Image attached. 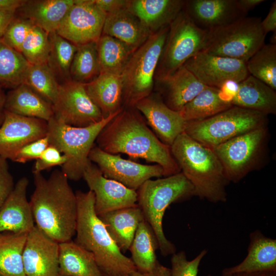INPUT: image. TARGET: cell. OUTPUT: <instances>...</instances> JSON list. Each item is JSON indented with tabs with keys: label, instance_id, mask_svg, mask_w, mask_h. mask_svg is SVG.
I'll list each match as a JSON object with an SVG mask.
<instances>
[{
	"label": "cell",
	"instance_id": "4dcf8cb0",
	"mask_svg": "<svg viewBox=\"0 0 276 276\" xmlns=\"http://www.w3.org/2000/svg\"><path fill=\"white\" fill-rule=\"evenodd\" d=\"M59 275L103 276L93 255L72 240L59 243Z\"/></svg>",
	"mask_w": 276,
	"mask_h": 276
},
{
	"label": "cell",
	"instance_id": "bcb514c9",
	"mask_svg": "<svg viewBox=\"0 0 276 276\" xmlns=\"http://www.w3.org/2000/svg\"><path fill=\"white\" fill-rule=\"evenodd\" d=\"M15 184L7 159L0 156V210L13 191Z\"/></svg>",
	"mask_w": 276,
	"mask_h": 276
},
{
	"label": "cell",
	"instance_id": "680465c9",
	"mask_svg": "<svg viewBox=\"0 0 276 276\" xmlns=\"http://www.w3.org/2000/svg\"><path fill=\"white\" fill-rule=\"evenodd\" d=\"M58 276H60V275H58Z\"/></svg>",
	"mask_w": 276,
	"mask_h": 276
},
{
	"label": "cell",
	"instance_id": "681fc988",
	"mask_svg": "<svg viewBox=\"0 0 276 276\" xmlns=\"http://www.w3.org/2000/svg\"><path fill=\"white\" fill-rule=\"evenodd\" d=\"M123 276H171L170 269L158 262L151 271L141 272L137 270L130 274Z\"/></svg>",
	"mask_w": 276,
	"mask_h": 276
},
{
	"label": "cell",
	"instance_id": "ba28073f",
	"mask_svg": "<svg viewBox=\"0 0 276 276\" xmlns=\"http://www.w3.org/2000/svg\"><path fill=\"white\" fill-rule=\"evenodd\" d=\"M259 17H243L208 30L202 51L246 62L264 44L266 34Z\"/></svg>",
	"mask_w": 276,
	"mask_h": 276
},
{
	"label": "cell",
	"instance_id": "f5cc1de1",
	"mask_svg": "<svg viewBox=\"0 0 276 276\" xmlns=\"http://www.w3.org/2000/svg\"><path fill=\"white\" fill-rule=\"evenodd\" d=\"M242 9L247 14L248 12L265 2L264 0H238Z\"/></svg>",
	"mask_w": 276,
	"mask_h": 276
},
{
	"label": "cell",
	"instance_id": "8992f818",
	"mask_svg": "<svg viewBox=\"0 0 276 276\" xmlns=\"http://www.w3.org/2000/svg\"><path fill=\"white\" fill-rule=\"evenodd\" d=\"M123 109L86 127L70 126L54 117L48 122L47 136L49 145L55 147L65 156L66 160L61 166V171L68 180L77 181L83 177L85 169L91 163L89 154L97 136Z\"/></svg>",
	"mask_w": 276,
	"mask_h": 276
},
{
	"label": "cell",
	"instance_id": "5bb4252c",
	"mask_svg": "<svg viewBox=\"0 0 276 276\" xmlns=\"http://www.w3.org/2000/svg\"><path fill=\"white\" fill-rule=\"evenodd\" d=\"M89 158L104 176L135 191L147 180L164 176V169L159 165H144L126 159L120 154L107 153L95 145Z\"/></svg>",
	"mask_w": 276,
	"mask_h": 276
},
{
	"label": "cell",
	"instance_id": "d590c367",
	"mask_svg": "<svg viewBox=\"0 0 276 276\" xmlns=\"http://www.w3.org/2000/svg\"><path fill=\"white\" fill-rule=\"evenodd\" d=\"M50 49L47 64L58 83L71 80L70 68L77 46L56 32L49 34Z\"/></svg>",
	"mask_w": 276,
	"mask_h": 276
},
{
	"label": "cell",
	"instance_id": "c3c4849f",
	"mask_svg": "<svg viewBox=\"0 0 276 276\" xmlns=\"http://www.w3.org/2000/svg\"><path fill=\"white\" fill-rule=\"evenodd\" d=\"M262 28L264 33L267 34L270 32L276 31V1L271 4L266 17L261 20Z\"/></svg>",
	"mask_w": 276,
	"mask_h": 276
},
{
	"label": "cell",
	"instance_id": "d6986e66",
	"mask_svg": "<svg viewBox=\"0 0 276 276\" xmlns=\"http://www.w3.org/2000/svg\"><path fill=\"white\" fill-rule=\"evenodd\" d=\"M134 108L143 114L158 139L170 147L185 132L187 122L178 111L169 108L158 95L151 94L137 102Z\"/></svg>",
	"mask_w": 276,
	"mask_h": 276
},
{
	"label": "cell",
	"instance_id": "b9f144b4",
	"mask_svg": "<svg viewBox=\"0 0 276 276\" xmlns=\"http://www.w3.org/2000/svg\"><path fill=\"white\" fill-rule=\"evenodd\" d=\"M34 26L30 20L15 14L2 38L9 46L20 53L22 44Z\"/></svg>",
	"mask_w": 276,
	"mask_h": 276
},
{
	"label": "cell",
	"instance_id": "60d3db41",
	"mask_svg": "<svg viewBox=\"0 0 276 276\" xmlns=\"http://www.w3.org/2000/svg\"><path fill=\"white\" fill-rule=\"evenodd\" d=\"M50 49L49 33L34 25L22 44L20 53L31 65L47 64Z\"/></svg>",
	"mask_w": 276,
	"mask_h": 276
},
{
	"label": "cell",
	"instance_id": "1f68e13d",
	"mask_svg": "<svg viewBox=\"0 0 276 276\" xmlns=\"http://www.w3.org/2000/svg\"><path fill=\"white\" fill-rule=\"evenodd\" d=\"M233 106L220 89L207 86L178 112L186 122L202 120Z\"/></svg>",
	"mask_w": 276,
	"mask_h": 276
},
{
	"label": "cell",
	"instance_id": "7402d4cb",
	"mask_svg": "<svg viewBox=\"0 0 276 276\" xmlns=\"http://www.w3.org/2000/svg\"><path fill=\"white\" fill-rule=\"evenodd\" d=\"M259 271L276 272V240L257 229L249 235L247 254L244 259L235 266L223 269L222 275Z\"/></svg>",
	"mask_w": 276,
	"mask_h": 276
},
{
	"label": "cell",
	"instance_id": "3957f363",
	"mask_svg": "<svg viewBox=\"0 0 276 276\" xmlns=\"http://www.w3.org/2000/svg\"><path fill=\"white\" fill-rule=\"evenodd\" d=\"M77 202L76 227L77 244L90 252L103 276H123L137 270L110 237L95 210V195L90 190L75 192Z\"/></svg>",
	"mask_w": 276,
	"mask_h": 276
},
{
	"label": "cell",
	"instance_id": "8fae6325",
	"mask_svg": "<svg viewBox=\"0 0 276 276\" xmlns=\"http://www.w3.org/2000/svg\"><path fill=\"white\" fill-rule=\"evenodd\" d=\"M207 34L208 30L197 27L182 9L169 25L155 80L172 73L190 58L202 51Z\"/></svg>",
	"mask_w": 276,
	"mask_h": 276
},
{
	"label": "cell",
	"instance_id": "9f6ffc18",
	"mask_svg": "<svg viewBox=\"0 0 276 276\" xmlns=\"http://www.w3.org/2000/svg\"><path fill=\"white\" fill-rule=\"evenodd\" d=\"M4 113L2 115H0V126L1 125L3 120H4Z\"/></svg>",
	"mask_w": 276,
	"mask_h": 276
},
{
	"label": "cell",
	"instance_id": "603a6c76",
	"mask_svg": "<svg viewBox=\"0 0 276 276\" xmlns=\"http://www.w3.org/2000/svg\"><path fill=\"white\" fill-rule=\"evenodd\" d=\"M229 103L267 116L276 113V92L268 85L249 75L237 84Z\"/></svg>",
	"mask_w": 276,
	"mask_h": 276
},
{
	"label": "cell",
	"instance_id": "9c48e42d",
	"mask_svg": "<svg viewBox=\"0 0 276 276\" xmlns=\"http://www.w3.org/2000/svg\"><path fill=\"white\" fill-rule=\"evenodd\" d=\"M267 116L233 106L207 119L187 122L185 132L212 149L239 135L266 126Z\"/></svg>",
	"mask_w": 276,
	"mask_h": 276
},
{
	"label": "cell",
	"instance_id": "db71d44e",
	"mask_svg": "<svg viewBox=\"0 0 276 276\" xmlns=\"http://www.w3.org/2000/svg\"><path fill=\"white\" fill-rule=\"evenodd\" d=\"M230 276H276V272L259 271L235 273Z\"/></svg>",
	"mask_w": 276,
	"mask_h": 276
},
{
	"label": "cell",
	"instance_id": "277c9868",
	"mask_svg": "<svg viewBox=\"0 0 276 276\" xmlns=\"http://www.w3.org/2000/svg\"><path fill=\"white\" fill-rule=\"evenodd\" d=\"M180 172L194 187L195 196L213 202H225L229 183L222 166L212 149L185 132L170 146Z\"/></svg>",
	"mask_w": 276,
	"mask_h": 276
},
{
	"label": "cell",
	"instance_id": "f546056e",
	"mask_svg": "<svg viewBox=\"0 0 276 276\" xmlns=\"http://www.w3.org/2000/svg\"><path fill=\"white\" fill-rule=\"evenodd\" d=\"M4 110L47 122L54 117L52 104L24 83L6 95Z\"/></svg>",
	"mask_w": 276,
	"mask_h": 276
},
{
	"label": "cell",
	"instance_id": "ab89813d",
	"mask_svg": "<svg viewBox=\"0 0 276 276\" xmlns=\"http://www.w3.org/2000/svg\"><path fill=\"white\" fill-rule=\"evenodd\" d=\"M22 83L28 85L52 105L54 103L60 84L47 64H30Z\"/></svg>",
	"mask_w": 276,
	"mask_h": 276
},
{
	"label": "cell",
	"instance_id": "ffe728a7",
	"mask_svg": "<svg viewBox=\"0 0 276 276\" xmlns=\"http://www.w3.org/2000/svg\"><path fill=\"white\" fill-rule=\"evenodd\" d=\"M183 10L199 28L210 30L246 16L238 0L185 1Z\"/></svg>",
	"mask_w": 276,
	"mask_h": 276
},
{
	"label": "cell",
	"instance_id": "ac0fdd59",
	"mask_svg": "<svg viewBox=\"0 0 276 276\" xmlns=\"http://www.w3.org/2000/svg\"><path fill=\"white\" fill-rule=\"evenodd\" d=\"M59 243L36 225L27 234L22 253L26 276H58Z\"/></svg>",
	"mask_w": 276,
	"mask_h": 276
},
{
	"label": "cell",
	"instance_id": "83f0119b",
	"mask_svg": "<svg viewBox=\"0 0 276 276\" xmlns=\"http://www.w3.org/2000/svg\"><path fill=\"white\" fill-rule=\"evenodd\" d=\"M84 84L87 93L99 108L103 118L123 108L121 75L101 73L95 80Z\"/></svg>",
	"mask_w": 276,
	"mask_h": 276
},
{
	"label": "cell",
	"instance_id": "d6a6232c",
	"mask_svg": "<svg viewBox=\"0 0 276 276\" xmlns=\"http://www.w3.org/2000/svg\"><path fill=\"white\" fill-rule=\"evenodd\" d=\"M97 49L101 73L117 75L122 74L135 51L122 41L104 34L97 41Z\"/></svg>",
	"mask_w": 276,
	"mask_h": 276
},
{
	"label": "cell",
	"instance_id": "4fadbf2b",
	"mask_svg": "<svg viewBox=\"0 0 276 276\" xmlns=\"http://www.w3.org/2000/svg\"><path fill=\"white\" fill-rule=\"evenodd\" d=\"M106 14L94 0H75L56 32L77 46L97 42L102 34Z\"/></svg>",
	"mask_w": 276,
	"mask_h": 276
},
{
	"label": "cell",
	"instance_id": "30bf717a",
	"mask_svg": "<svg viewBox=\"0 0 276 276\" xmlns=\"http://www.w3.org/2000/svg\"><path fill=\"white\" fill-rule=\"evenodd\" d=\"M268 129L263 126L236 136L212 148L228 182L237 183L258 168L265 154Z\"/></svg>",
	"mask_w": 276,
	"mask_h": 276
},
{
	"label": "cell",
	"instance_id": "484cf974",
	"mask_svg": "<svg viewBox=\"0 0 276 276\" xmlns=\"http://www.w3.org/2000/svg\"><path fill=\"white\" fill-rule=\"evenodd\" d=\"M152 33L127 8L106 14L102 34L117 38L136 50Z\"/></svg>",
	"mask_w": 276,
	"mask_h": 276
},
{
	"label": "cell",
	"instance_id": "836d02e7",
	"mask_svg": "<svg viewBox=\"0 0 276 276\" xmlns=\"http://www.w3.org/2000/svg\"><path fill=\"white\" fill-rule=\"evenodd\" d=\"M27 234L0 233V276H26L22 253Z\"/></svg>",
	"mask_w": 276,
	"mask_h": 276
},
{
	"label": "cell",
	"instance_id": "7dc6e473",
	"mask_svg": "<svg viewBox=\"0 0 276 276\" xmlns=\"http://www.w3.org/2000/svg\"><path fill=\"white\" fill-rule=\"evenodd\" d=\"M95 4L106 14L126 8L127 0H94Z\"/></svg>",
	"mask_w": 276,
	"mask_h": 276
},
{
	"label": "cell",
	"instance_id": "9a60e30c",
	"mask_svg": "<svg viewBox=\"0 0 276 276\" xmlns=\"http://www.w3.org/2000/svg\"><path fill=\"white\" fill-rule=\"evenodd\" d=\"M206 86L221 89L226 83H238L248 75L246 62L201 51L183 64Z\"/></svg>",
	"mask_w": 276,
	"mask_h": 276
},
{
	"label": "cell",
	"instance_id": "816d5d0a",
	"mask_svg": "<svg viewBox=\"0 0 276 276\" xmlns=\"http://www.w3.org/2000/svg\"><path fill=\"white\" fill-rule=\"evenodd\" d=\"M26 0H0V11L17 10Z\"/></svg>",
	"mask_w": 276,
	"mask_h": 276
},
{
	"label": "cell",
	"instance_id": "6f0895ef",
	"mask_svg": "<svg viewBox=\"0 0 276 276\" xmlns=\"http://www.w3.org/2000/svg\"><path fill=\"white\" fill-rule=\"evenodd\" d=\"M207 276H215V275H211V274H208Z\"/></svg>",
	"mask_w": 276,
	"mask_h": 276
},
{
	"label": "cell",
	"instance_id": "7bdbcfd3",
	"mask_svg": "<svg viewBox=\"0 0 276 276\" xmlns=\"http://www.w3.org/2000/svg\"><path fill=\"white\" fill-rule=\"evenodd\" d=\"M207 250L203 249L192 260H188L185 251L175 252L171 258V276H197L198 268Z\"/></svg>",
	"mask_w": 276,
	"mask_h": 276
},
{
	"label": "cell",
	"instance_id": "11a10c76",
	"mask_svg": "<svg viewBox=\"0 0 276 276\" xmlns=\"http://www.w3.org/2000/svg\"><path fill=\"white\" fill-rule=\"evenodd\" d=\"M6 95L0 87V115L4 113Z\"/></svg>",
	"mask_w": 276,
	"mask_h": 276
},
{
	"label": "cell",
	"instance_id": "5b68a950",
	"mask_svg": "<svg viewBox=\"0 0 276 276\" xmlns=\"http://www.w3.org/2000/svg\"><path fill=\"white\" fill-rule=\"evenodd\" d=\"M137 193V204L153 231L162 255L166 256L175 253V246L164 234L163 217L171 204L195 196L194 187L180 172L163 178L148 179Z\"/></svg>",
	"mask_w": 276,
	"mask_h": 276
},
{
	"label": "cell",
	"instance_id": "7a4b0ae2",
	"mask_svg": "<svg viewBox=\"0 0 276 276\" xmlns=\"http://www.w3.org/2000/svg\"><path fill=\"white\" fill-rule=\"evenodd\" d=\"M35 189L29 201L35 225L59 243L72 240L77 218L76 195L68 179L55 170L47 178L33 173Z\"/></svg>",
	"mask_w": 276,
	"mask_h": 276
},
{
	"label": "cell",
	"instance_id": "74e56055",
	"mask_svg": "<svg viewBox=\"0 0 276 276\" xmlns=\"http://www.w3.org/2000/svg\"><path fill=\"white\" fill-rule=\"evenodd\" d=\"M100 73L97 42L77 46L70 68L71 80L86 84L95 80Z\"/></svg>",
	"mask_w": 276,
	"mask_h": 276
},
{
	"label": "cell",
	"instance_id": "8d00e7d4",
	"mask_svg": "<svg viewBox=\"0 0 276 276\" xmlns=\"http://www.w3.org/2000/svg\"><path fill=\"white\" fill-rule=\"evenodd\" d=\"M30 65L22 54L0 38V87L14 88L23 83Z\"/></svg>",
	"mask_w": 276,
	"mask_h": 276
},
{
	"label": "cell",
	"instance_id": "2e32d148",
	"mask_svg": "<svg viewBox=\"0 0 276 276\" xmlns=\"http://www.w3.org/2000/svg\"><path fill=\"white\" fill-rule=\"evenodd\" d=\"M82 178L94 193L97 215L137 204V191L105 177L92 162L85 169Z\"/></svg>",
	"mask_w": 276,
	"mask_h": 276
},
{
	"label": "cell",
	"instance_id": "e575fe53",
	"mask_svg": "<svg viewBox=\"0 0 276 276\" xmlns=\"http://www.w3.org/2000/svg\"><path fill=\"white\" fill-rule=\"evenodd\" d=\"M157 247L153 231L144 219L139 224L129 248L131 260L138 271H150L156 266L159 262L155 252Z\"/></svg>",
	"mask_w": 276,
	"mask_h": 276
},
{
	"label": "cell",
	"instance_id": "cb8c5ba5",
	"mask_svg": "<svg viewBox=\"0 0 276 276\" xmlns=\"http://www.w3.org/2000/svg\"><path fill=\"white\" fill-rule=\"evenodd\" d=\"M185 1L127 0L126 8L152 33L169 26L182 10Z\"/></svg>",
	"mask_w": 276,
	"mask_h": 276
},
{
	"label": "cell",
	"instance_id": "f35d334b",
	"mask_svg": "<svg viewBox=\"0 0 276 276\" xmlns=\"http://www.w3.org/2000/svg\"><path fill=\"white\" fill-rule=\"evenodd\" d=\"M249 75L276 89V44H264L246 62Z\"/></svg>",
	"mask_w": 276,
	"mask_h": 276
},
{
	"label": "cell",
	"instance_id": "e0dca14e",
	"mask_svg": "<svg viewBox=\"0 0 276 276\" xmlns=\"http://www.w3.org/2000/svg\"><path fill=\"white\" fill-rule=\"evenodd\" d=\"M0 126V156L14 160L24 146L47 135L45 121L19 116L4 110Z\"/></svg>",
	"mask_w": 276,
	"mask_h": 276
},
{
	"label": "cell",
	"instance_id": "44dd1931",
	"mask_svg": "<svg viewBox=\"0 0 276 276\" xmlns=\"http://www.w3.org/2000/svg\"><path fill=\"white\" fill-rule=\"evenodd\" d=\"M29 180L20 178L0 210V233L28 234L35 222L27 197Z\"/></svg>",
	"mask_w": 276,
	"mask_h": 276
},
{
	"label": "cell",
	"instance_id": "ee69618b",
	"mask_svg": "<svg viewBox=\"0 0 276 276\" xmlns=\"http://www.w3.org/2000/svg\"><path fill=\"white\" fill-rule=\"evenodd\" d=\"M66 160L64 155L55 147L49 145L36 159L33 173H39L56 166H62Z\"/></svg>",
	"mask_w": 276,
	"mask_h": 276
},
{
	"label": "cell",
	"instance_id": "6da1fadb",
	"mask_svg": "<svg viewBox=\"0 0 276 276\" xmlns=\"http://www.w3.org/2000/svg\"><path fill=\"white\" fill-rule=\"evenodd\" d=\"M96 142L107 153L156 163L163 168L166 177L180 172L170 147L158 139L135 108H123L103 128Z\"/></svg>",
	"mask_w": 276,
	"mask_h": 276
},
{
	"label": "cell",
	"instance_id": "f6af8a7d",
	"mask_svg": "<svg viewBox=\"0 0 276 276\" xmlns=\"http://www.w3.org/2000/svg\"><path fill=\"white\" fill-rule=\"evenodd\" d=\"M49 146V139L46 135L22 147L17 153L13 161L25 163L32 159H37Z\"/></svg>",
	"mask_w": 276,
	"mask_h": 276
},
{
	"label": "cell",
	"instance_id": "d4e9b609",
	"mask_svg": "<svg viewBox=\"0 0 276 276\" xmlns=\"http://www.w3.org/2000/svg\"><path fill=\"white\" fill-rule=\"evenodd\" d=\"M156 81L163 89L164 102L177 111L207 87L183 65Z\"/></svg>",
	"mask_w": 276,
	"mask_h": 276
},
{
	"label": "cell",
	"instance_id": "7c38bea8",
	"mask_svg": "<svg viewBox=\"0 0 276 276\" xmlns=\"http://www.w3.org/2000/svg\"><path fill=\"white\" fill-rule=\"evenodd\" d=\"M52 105L56 119L74 127L88 126L104 118L87 93L84 84L72 80L60 84Z\"/></svg>",
	"mask_w": 276,
	"mask_h": 276
},
{
	"label": "cell",
	"instance_id": "4316f807",
	"mask_svg": "<svg viewBox=\"0 0 276 276\" xmlns=\"http://www.w3.org/2000/svg\"><path fill=\"white\" fill-rule=\"evenodd\" d=\"M75 0H26L16 14L48 33L56 32Z\"/></svg>",
	"mask_w": 276,
	"mask_h": 276
},
{
	"label": "cell",
	"instance_id": "f1b7e54d",
	"mask_svg": "<svg viewBox=\"0 0 276 276\" xmlns=\"http://www.w3.org/2000/svg\"><path fill=\"white\" fill-rule=\"evenodd\" d=\"M121 251L129 250L140 223L145 219L136 205L98 215Z\"/></svg>",
	"mask_w": 276,
	"mask_h": 276
},
{
	"label": "cell",
	"instance_id": "52a82bcc",
	"mask_svg": "<svg viewBox=\"0 0 276 276\" xmlns=\"http://www.w3.org/2000/svg\"><path fill=\"white\" fill-rule=\"evenodd\" d=\"M169 26L152 33L133 53L121 75L123 104L134 108L136 104L151 94L158 63Z\"/></svg>",
	"mask_w": 276,
	"mask_h": 276
},
{
	"label": "cell",
	"instance_id": "f907efd6",
	"mask_svg": "<svg viewBox=\"0 0 276 276\" xmlns=\"http://www.w3.org/2000/svg\"><path fill=\"white\" fill-rule=\"evenodd\" d=\"M16 11H0V38L3 36L8 26L14 17Z\"/></svg>",
	"mask_w": 276,
	"mask_h": 276
}]
</instances>
